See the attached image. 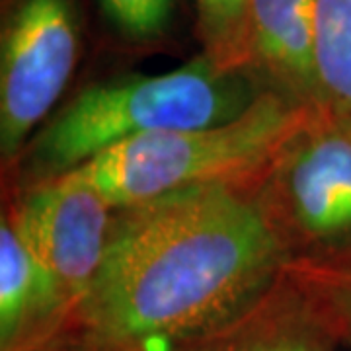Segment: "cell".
I'll return each instance as SVG.
<instances>
[{
    "mask_svg": "<svg viewBox=\"0 0 351 351\" xmlns=\"http://www.w3.org/2000/svg\"><path fill=\"white\" fill-rule=\"evenodd\" d=\"M289 263L250 188L215 184L115 209L100 269L75 313L98 348L223 326Z\"/></svg>",
    "mask_w": 351,
    "mask_h": 351,
    "instance_id": "cell-1",
    "label": "cell"
},
{
    "mask_svg": "<svg viewBox=\"0 0 351 351\" xmlns=\"http://www.w3.org/2000/svg\"><path fill=\"white\" fill-rule=\"evenodd\" d=\"M263 92L248 71L225 69L207 55L160 75L92 84L36 135L29 170L41 184L131 138L221 125L242 115Z\"/></svg>",
    "mask_w": 351,
    "mask_h": 351,
    "instance_id": "cell-2",
    "label": "cell"
},
{
    "mask_svg": "<svg viewBox=\"0 0 351 351\" xmlns=\"http://www.w3.org/2000/svg\"><path fill=\"white\" fill-rule=\"evenodd\" d=\"M306 112L265 90L232 121L131 138L66 174L96 189L113 209L201 186L250 188Z\"/></svg>",
    "mask_w": 351,
    "mask_h": 351,
    "instance_id": "cell-3",
    "label": "cell"
},
{
    "mask_svg": "<svg viewBox=\"0 0 351 351\" xmlns=\"http://www.w3.org/2000/svg\"><path fill=\"white\" fill-rule=\"evenodd\" d=\"M289 263L351 252V119L308 108L250 186Z\"/></svg>",
    "mask_w": 351,
    "mask_h": 351,
    "instance_id": "cell-4",
    "label": "cell"
},
{
    "mask_svg": "<svg viewBox=\"0 0 351 351\" xmlns=\"http://www.w3.org/2000/svg\"><path fill=\"white\" fill-rule=\"evenodd\" d=\"M73 0H16L2 34L0 151L10 162L53 112L75 73Z\"/></svg>",
    "mask_w": 351,
    "mask_h": 351,
    "instance_id": "cell-5",
    "label": "cell"
},
{
    "mask_svg": "<svg viewBox=\"0 0 351 351\" xmlns=\"http://www.w3.org/2000/svg\"><path fill=\"white\" fill-rule=\"evenodd\" d=\"M113 215L96 189L63 174L36 184L8 217L63 311H75L98 274Z\"/></svg>",
    "mask_w": 351,
    "mask_h": 351,
    "instance_id": "cell-6",
    "label": "cell"
},
{
    "mask_svg": "<svg viewBox=\"0 0 351 351\" xmlns=\"http://www.w3.org/2000/svg\"><path fill=\"white\" fill-rule=\"evenodd\" d=\"M318 0L248 2V71L289 101L320 106L314 64Z\"/></svg>",
    "mask_w": 351,
    "mask_h": 351,
    "instance_id": "cell-7",
    "label": "cell"
},
{
    "mask_svg": "<svg viewBox=\"0 0 351 351\" xmlns=\"http://www.w3.org/2000/svg\"><path fill=\"white\" fill-rule=\"evenodd\" d=\"M304 297V285L283 269L248 308L205 332L209 343L193 351H330Z\"/></svg>",
    "mask_w": 351,
    "mask_h": 351,
    "instance_id": "cell-8",
    "label": "cell"
},
{
    "mask_svg": "<svg viewBox=\"0 0 351 351\" xmlns=\"http://www.w3.org/2000/svg\"><path fill=\"white\" fill-rule=\"evenodd\" d=\"M49 279L34 262L8 217L0 226V339L10 348L27 324L63 314Z\"/></svg>",
    "mask_w": 351,
    "mask_h": 351,
    "instance_id": "cell-9",
    "label": "cell"
},
{
    "mask_svg": "<svg viewBox=\"0 0 351 351\" xmlns=\"http://www.w3.org/2000/svg\"><path fill=\"white\" fill-rule=\"evenodd\" d=\"M314 64L320 106L351 119V0H318Z\"/></svg>",
    "mask_w": 351,
    "mask_h": 351,
    "instance_id": "cell-10",
    "label": "cell"
},
{
    "mask_svg": "<svg viewBox=\"0 0 351 351\" xmlns=\"http://www.w3.org/2000/svg\"><path fill=\"white\" fill-rule=\"evenodd\" d=\"M195 2H197V22H199V36L205 45V55L225 69L248 71L246 38H248L250 0H195Z\"/></svg>",
    "mask_w": 351,
    "mask_h": 351,
    "instance_id": "cell-11",
    "label": "cell"
},
{
    "mask_svg": "<svg viewBox=\"0 0 351 351\" xmlns=\"http://www.w3.org/2000/svg\"><path fill=\"white\" fill-rule=\"evenodd\" d=\"M112 24L129 38L160 36L172 18L174 0H100Z\"/></svg>",
    "mask_w": 351,
    "mask_h": 351,
    "instance_id": "cell-12",
    "label": "cell"
},
{
    "mask_svg": "<svg viewBox=\"0 0 351 351\" xmlns=\"http://www.w3.org/2000/svg\"><path fill=\"white\" fill-rule=\"evenodd\" d=\"M285 267L291 274L302 277L306 281L332 285L334 289H338V293H341L351 304V252L328 262L287 263Z\"/></svg>",
    "mask_w": 351,
    "mask_h": 351,
    "instance_id": "cell-13",
    "label": "cell"
}]
</instances>
